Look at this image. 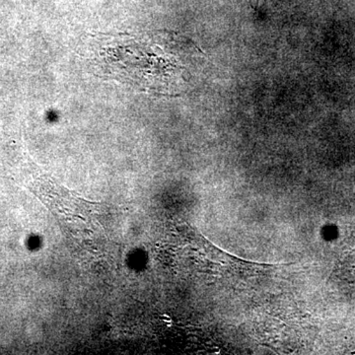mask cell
Returning <instances> with one entry per match:
<instances>
[{
    "label": "cell",
    "instance_id": "obj_1",
    "mask_svg": "<svg viewBox=\"0 0 355 355\" xmlns=\"http://www.w3.org/2000/svg\"><path fill=\"white\" fill-rule=\"evenodd\" d=\"M91 64L97 76L140 92L182 94L188 83V60L198 49L183 36L165 31L149 35L97 34L91 36Z\"/></svg>",
    "mask_w": 355,
    "mask_h": 355
},
{
    "label": "cell",
    "instance_id": "obj_2",
    "mask_svg": "<svg viewBox=\"0 0 355 355\" xmlns=\"http://www.w3.org/2000/svg\"><path fill=\"white\" fill-rule=\"evenodd\" d=\"M251 1H254V0H251Z\"/></svg>",
    "mask_w": 355,
    "mask_h": 355
}]
</instances>
